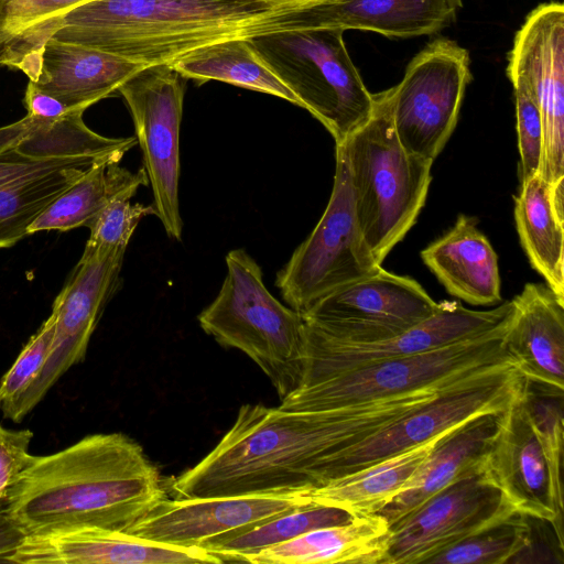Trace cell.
I'll list each match as a JSON object with an SVG mask.
<instances>
[{
  "mask_svg": "<svg viewBox=\"0 0 564 564\" xmlns=\"http://www.w3.org/2000/svg\"><path fill=\"white\" fill-rule=\"evenodd\" d=\"M375 97L369 121L336 150L347 166L359 227L381 264L416 221L432 181V163L400 144L386 90Z\"/></svg>",
  "mask_w": 564,
  "mask_h": 564,
  "instance_id": "cell-4",
  "label": "cell"
},
{
  "mask_svg": "<svg viewBox=\"0 0 564 564\" xmlns=\"http://www.w3.org/2000/svg\"><path fill=\"white\" fill-rule=\"evenodd\" d=\"M123 97L143 156V169L152 187L155 216L166 235L182 239L178 203L180 129L184 88L170 64L147 65L118 90Z\"/></svg>",
  "mask_w": 564,
  "mask_h": 564,
  "instance_id": "cell-11",
  "label": "cell"
},
{
  "mask_svg": "<svg viewBox=\"0 0 564 564\" xmlns=\"http://www.w3.org/2000/svg\"><path fill=\"white\" fill-rule=\"evenodd\" d=\"M355 517L338 507L312 503L272 518L237 534L202 546L223 562H246L259 551L308 531L350 522Z\"/></svg>",
  "mask_w": 564,
  "mask_h": 564,
  "instance_id": "cell-33",
  "label": "cell"
},
{
  "mask_svg": "<svg viewBox=\"0 0 564 564\" xmlns=\"http://www.w3.org/2000/svg\"><path fill=\"white\" fill-rule=\"evenodd\" d=\"M130 197L110 202L88 227L86 246L93 248L127 249L131 236L144 216L154 215L152 205L131 204Z\"/></svg>",
  "mask_w": 564,
  "mask_h": 564,
  "instance_id": "cell-37",
  "label": "cell"
},
{
  "mask_svg": "<svg viewBox=\"0 0 564 564\" xmlns=\"http://www.w3.org/2000/svg\"><path fill=\"white\" fill-rule=\"evenodd\" d=\"M28 533L2 506L0 507V562L7 560L21 545Z\"/></svg>",
  "mask_w": 564,
  "mask_h": 564,
  "instance_id": "cell-42",
  "label": "cell"
},
{
  "mask_svg": "<svg viewBox=\"0 0 564 564\" xmlns=\"http://www.w3.org/2000/svg\"><path fill=\"white\" fill-rule=\"evenodd\" d=\"M170 65L180 76L186 78L200 83L225 82L270 94L299 106L295 95L245 36L228 37L199 46Z\"/></svg>",
  "mask_w": 564,
  "mask_h": 564,
  "instance_id": "cell-30",
  "label": "cell"
},
{
  "mask_svg": "<svg viewBox=\"0 0 564 564\" xmlns=\"http://www.w3.org/2000/svg\"><path fill=\"white\" fill-rule=\"evenodd\" d=\"M328 204L311 235L276 274L275 285L290 307L302 314L330 292L381 268L359 227L347 166L336 150Z\"/></svg>",
  "mask_w": 564,
  "mask_h": 564,
  "instance_id": "cell-8",
  "label": "cell"
},
{
  "mask_svg": "<svg viewBox=\"0 0 564 564\" xmlns=\"http://www.w3.org/2000/svg\"><path fill=\"white\" fill-rule=\"evenodd\" d=\"M32 438L33 433L30 430L14 431L0 425V507L34 458L29 452Z\"/></svg>",
  "mask_w": 564,
  "mask_h": 564,
  "instance_id": "cell-40",
  "label": "cell"
},
{
  "mask_svg": "<svg viewBox=\"0 0 564 564\" xmlns=\"http://www.w3.org/2000/svg\"><path fill=\"white\" fill-rule=\"evenodd\" d=\"M421 258L453 296L471 305L501 301L498 257L475 218L459 215L447 232L421 251Z\"/></svg>",
  "mask_w": 564,
  "mask_h": 564,
  "instance_id": "cell-24",
  "label": "cell"
},
{
  "mask_svg": "<svg viewBox=\"0 0 564 564\" xmlns=\"http://www.w3.org/2000/svg\"><path fill=\"white\" fill-rule=\"evenodd\" d=\"M296 7L272 0H90L65 15L54 37L144 65L172 64Z\"/></svg>",
  "mask_w": 564,
  "mask_h": 564,
  "instance_id": "cell-3",
  "label": "cell"
},
{
  "mask_svg": "<svg viewBox=\"0 0 564 564\" xmlns=\"http://www.w3.org/2000/svg\"><path fill=\"white\" fill-rule=\"evenodd\" d=\"M389 525L379 514L355 517L350 522L324 527L265 547L249 556L252 564H379Z\"/></svg>",
  "mask_w": 564,
  "mask_h": 564,
  "instance_id": "cell-26",
  "label": "cell"
},
{
  "mask_svg": "<svg viewBox=\"0 0 564 564\" xmlns=\"http://www.w3.org/2000/svg\"><path fill=\"white\" fill-rule=\"evenodd\" d=\"M15 564H198L224 563L197 546L141 539L96 525L58 527L29 533L7 560Z\"/></svg>",
  "mask_w": 564,
  "mask_h": 564,
  "instance_id": "cell-20",
  "label": "cell"
},
{
  "mask_svg": "<svg viewBox=\"0 0 564 564\" xmlns=\"http://www.w3.org/2000/svg\"><path fill=\"white\" fill-rule=\"evenodd\" d=\"M469 62L468 51L455 41L435 39L386 90L394 132L406 152L433 164L456 127L471 79Z\"/></svg>",
  "mask_w": 564,
  "mask_h": 564,
  "instance_id": "cell-9",
  "label": "cell"
},
{
  "mask_svg": "<svg viewBox=\"0 0 564 564\" xmlns=\"http://www.w3.org/2000/svg\"><path fill=\"white\" fill-rule=\"evenodd\" d=\"M272 1L283 3V4L303 6V4H312V3L326 1V0H272Z\"/></svg>",
  "mask_w": 564,
  "mask_h": 564,
  "instance_id": "cell-43",
  "label": "cell"
},
{
  "mask_svg": "<svg viewBox=\"0 0 564 564\" xmlns=\"http://www.w3.org/2000/svg\"><path fill=\"white\" fill-rule=\"evenodd\" d=\"M528 532L522 549L509 563L563 564V525L529 516Z\"/></svg>",
  "mask_w": 564,
  "mask_h": 564,
  "instance_id": "cell-39",
  "label": "cell"
},
{
  "mask_svg": "<svg viewBox=\"0 0 564 564\" xmlns=\"http://www.w3.org/2000/svg\"><path fill=\"white\" fill-rule=\"evenodd\" d=\"M505 345L528 380L564 389V297L546 283H527L513 297Z\"/></svg>",
  "mask_w": 564,
  "mask_h": 564,
  "instance_id": "cell-22",
  "label": "cell"
},
{
  "mask_svg": "<svg viewBox=\"0 0 564 564\" xmlns=\"http://www.w3.org/2000/svg\"><path fill=\"white\" fill-rule=\"evenodd\" d=\"M514 220L532 268L564 297V207L556 205L552 185L539 173L521 184Z\"/></svg>",
  "mask_w": 564,
  "mask_h": 564,
  "instance_id": "cell-29",
  "label": "cell"
},
{
  "mask_svg": "<svg viewBox=\"0 0 564 564\" xmlns=\"http://www.w3.org/2000/svg\"><path fill=\"white\" fill-rule=\"evenodd\" d=\"M513 312L512 300L487 311L470 310L457 301H442L435 313L423 322L394 337L371 343L339 340L304 322L300 386L371 362L417 355L474 338L508 323Z\"/></svg>",
  "mask_w": 564,
  "mask_h": 564,
  "instance_id": "cell-12",
  "label": "cell"
},
{
  "mask_svg": "<svg viewBox=\"0 0 564 564\" xmlns=\"http://www.w3.org/2000/svg\"><path fill=\"white\" fill-rule=\"evenodd\" d=\"M462 6V0H326L279 10L250 26L245 37L306 29L431 35L449 25Z\"/></svg>",
  "mask_w": 564,
  "mask_h": 564,
  "instance_id": "cell-18",
  "label": "cell"
},
{
  "mask_svg": "<svg viewBox=\"0 0 564 564\" xmlns=\"http://www.w3.org/2000/svg\"><path fill=\"white\" fill-rule=\"evenodd\" d=\"M510 322L442 348L371 362L300 386L281 401L279 408L285 411L338 409L421 390L442 389L516 365L505 345Z\"/></svg>",
  "mask_w": 564,
  "mask_h": 564,
  "instance_id": "cell-6",
  "label": "cell"
},
{
  "mask_svg": "<svg viewBox=\"0 0 564 564\" xmlns=\"http://www.w3.org/2000/svg\"><path fill=\"white\" fill-rule=\"evenodd\" d=\"M124 57L82 44L51 39L43 51L33 83L72 110H86L108 97L145 67ZM30 82V80H29Z\"/></svg>",
  "mask_w": 564,
  "mask_h": 564,
  "instance_id": "cell-23",
  "label": "cell"
},
{
  "mask_svg": "<svg viewBox=\"0 0 564 564\" xmlns=\"http://www.w3.org/2000/svg\"><path fill=\"white\" fill-rule=\"evenodd\" d=\"M528 517L514 511L430 557L425 564H506L522 549Z\"/></svg>",
  "mask_w": 564,
  "mask_h": 564,
  "instance_id": "cell-34",
  "label": "cell"
},
{
  "mask_svg": "<svg viewBox=\"0 0 564 564\" xmlns=\"http://www.w3.org/2000/svg\"><path fill=\"white\" fill-rule=\"evenodd\" d=\"M522 400L556 481L563 485L564 389L525 379Z\"/></svg>",
  "mask_w": 564,
  "mask_h": 564,
  "instance_id": "cell-36",
  "label": "cell"
},
{
  "mask_svg": "<svg viewBox=\"0 0 564 564\" xmlns=\"http://www.w3.org/2000/svg\"><path fill=\"white\" fill-rule=\"evenodd\" d=\"M500 414H480L445 434L404 488L377 514L390 527L479 465L496 434Z\"/></svg>",
  "mask_w": 564,
  "mask_h": 564,
  "instance_id": "cell-25",
  "label": "cell"
},
{
  "mask_svg": "<svg viewBox=\"0 0 564 564\" xmlns=\"http://www.w3.org/2000/svg\"><path fill=\"white\" fill-rule=\"evenodd\" d=\"M524 382L512 364L444 389L334 458L327 468V482L423 444L475 416L505 411Z\"/></svg>",
  "mask_w": 564,
  "mask_h": 564,
  "instance_id": "cell-10",
  "label": "cell"
},
{
  "mask_svg": "<svg viewBox=\"0 0 564 564\" xmlns=\"http://www.w3.org/2000/svg\"><path fill=\"white\" fill-rule=\"evenodd\" d=\"M449 431L334 479L310 492V497L315 503L341 508L354 517L376 514L404 488L436 443Z\"/></svg>",
  "mask_w": 564,
  "mask_h": 564,
  "instance_id": "cell-28",
  "label": "cell"
},
{
  "mask_svg": "<svg viewBox=\"0 0 564 564\" xmlns=\"http://www.w3.org/2000/svg\"><path fill=\"white\" fill-rule=\"evenodd\" d=\"M165 498L158 468L135 441L98 433L34 456L3 507L28 534L68 525L127 531Z\"/></svg>",
  "mask_w": 564,
  "mask_h": 564,
  "instance_id": "cell-2",
  "label": "cell"
},
{
  "mask_svg": "<svg viewBox=\"0 0 564 564\" xmlns=\"http://www.w3.org/2000/svg\"><path fill=\"white\" fill-rule=\"evenodd\" d=\"M55 321L52 312L0 379V409L6 419L20 422L24 417L23 403L39 380L52 350Z\"/></svg>",
  "mask_w": 564,
  "mask_h": 564,
  "instance_id": "cell-35",
  "label": "cell"
},
{
  "mask_svg": "<svg viewBox=\"0 0 564 564\" xmlns=\"http://www.w3.org/2000/svg\"><path fill=\"white\" fill-rule=\"evenodd\" d=\"M148 183L143 167L133 173L119 163H97L41 213L28 234L89 227L110 202L123 196L131 198Z\"/></svg>",
  "mask_w": 564,
  "mask_h": 564,
  "instance_id": "cell-31",
  "label": "cell"
},
{
  "mask_svg": "<svg viewBox=\"0 0 564 564\" xmlns=\"http://www.w3.org/2000/svg\"><path fill=\"white\" fill-rule=\"evenodd\" d=\"M507 75L527 86L540 108L543 154L539 174L550 184L564 180V6H538L516 33Z\"/></svg>",
  "mask_w": 564,
  "mask_h": 564,
  "instance_id": "cell-15",
  "label": "cell"
},
{
  "mask_svg": "<svg viewBox=\"0 0 564 564\" xmlns=\"http://www.w3.org/2000/svg\"><path fill=\"white\" fill-rule=\"evenodd\" d=\"M226 265L216 299L198 315L199 325L220 346L252 359L282 401L301 383L303 317L268 291L260 265L243 249L229 251Z\"/></svg>",
  "mask_w": 564,
  "mask_h": 564,
  "instance_id": "cell-5",
  "label": "cell"
},
{
  "mask_svg": "<svg viewBox=\"0 0 564 564\" xmlns=\"http://www.w3.org/2000/svg\"><path fill=\"white\" fill-rule=\"evenodd\" d=\"M84 110L58 118H39L26 113L21 120L0 127V151L12 149L36 159L94 156L119 163L138 142L135 137L109 138L89 129Z\"/></svg>",
  "mask_w": 564,
  "mask_h": 564,
  "instance_id": "cell-27",
  "label": "cell"
},
{
  "mask_svg": "<svg viewBox=\"0 0 564 564\" xmlns=\"http://www.w3.org/2000/svg\"><path fill=\"white\" fill-rule=\"evenodd\" d=\"M24 106L28 115L39 118H58L73 111L55 96L37 88L29 82L24 93Z\"/></svg>",
  "mask_w": 564,
  "mask_h": 564,
  "instance_id": "cell-41",
  "label": "cell"
},
{
  "mask_svg": "<svg viewBox=\"0 0 564 564\" xmlns=\"http://www.w3.org/2000/svg\"><path fill=\"white\" fill-rule=\"evenodd\" d=\"M90 0H0V66L23 72L34 82L46 43L65 15Z\"/></svg>",
  "mask_w": 564,
  "mask_h": 564,
  "instance_id": "cell-32",
  "label": "cell"
},
{
  "mask_svg": "<svg viewBox=\"0 0 564 564\" xmlns=\"http://www.w3.org/2000/svg\"><path fill=\"white\" fill-rule=\"evenodd\" d=\"M312 503L305 492L165 498L127 532L160 543L202 547Z\"/></svg>",
  "mask_w": 564,
  "mask_h": 564,
  "instance_id": "cell-17",
  "label": "cell"
},
{
  "mask_svg": "<svg viewBox=\"0 0 564 564\" xmlns=\"http://www.w3.org/2000/svg\"><path fill=\"white\" fill-rule=\"evenodd\" d=\"M430 399L416 391L323 411L241 405L232 426L171 484L175 498L310 494L329 463Z\"/></svg>",
  "mask_w": 564,
  "mask_h": 564,
  "instance_id": "cell-1",
  "label": "cell"
},
{
  "mask_svg": "<svg viewBox=\"0 0 564 564\" xmlns=\"http://www.w3.org/2000/svg\"><path fill=\"white\" fill-rule=\"evenodd\" d=\"M94 156L36 159L12 149L0 151V249L28 236L46 207L93 165Z\"/></svg>",
  "mask_w": 564,
  "mask_h": 564,
  "instance_id": "cell-21",
  "label": "cell"
},
{
  "mask_svg": "<svg viewBox=\"0 0 564 564\" xmlns=\"http://www.w3.org/2000/svg\"><path fill=\"white\" fill-rule=\"evenodd\" d=\"M522 390L501 412L482 468L517 511L563 525V485L530 422Z\"/></svg>",
  "mask_w": 564,
  "mask_h": 564,
  "instance_id": "cell-19",
  "label": "cell"
},
{
  "mask_svg": "<svg viewBox=\"0 0 564 564\" xmlns=\"http://www.w3.org/2000/svg\"><path fill=\"white\" fill-rule=\"evenodd\" d=\"M437 307L438 302L417 281L381 267L319 299L301 315L306 324L329 337L371 343L405 332Z\"/></svg>",
  "mask_w": 564,
  "mask_h": 564,
  "instance_id": "cell-14",
  "label": "cell"
},
{
  "mask_svg": "<svg viewBox=\"0 0 564 564\" xmlns=\"http://www.w3.org/2000/svg\"><path fill=\"white\" fill-rule=\"evenodd\" d=\"M516 97L517 134L521 184L540 172L543 154L541 111L524 83L511 80Z\"/></svg>",
  "mask_w": 564,
  "mask_h": 564,
  "instance_id": "cell-38",
  "label": "cell"
},
{
  "mask_svg": "<svg viewBox=\"0 0 564 564\" xmlns=\"http://www.w3.org/2000/svg\"><path fill=\"white\" fill-rule=\"evenodd\" d=\"M344 32L306 29L247 37L335 144L365 126L376 105L348 54Z\"/></svg>",
  "mask_w": 564,
  "mask_h": 564,
  "instance_id": "cell-7",
  "label": "cell"
},
{
  "mask_svg": "<svg viewBox=\"0 0 564 564\" xmlns=\"http://www.w3.org/2000/svg\"><path fill=\"white\" fill-rule=\"evenodd\" d=\"M517 511L482 462L389 527L379 564H425L449 545Z\"/></svg>",
  "mask_w": 564,
  "mask_h": 564,
  "instance_id": "cell-13",
  "label": "cell"
},
{
  "mask_svg": "<svg viewBox=\"0 0 564 564\" xmlns=\"http://www.w3.org/2000/svg\"><path fill=\"white\" fill-rule=\"evenodd\" d=\"M124 249L85 246L83 256L54 301L55 334L50 357L23 403L25 416L86 355L102 311L119 288Z\"/></svg>",
  "mask_w": 564,
  "mask_h": 564,
  "instance_id": "cell-16",
  "label": "cell"
}]
</instances>
